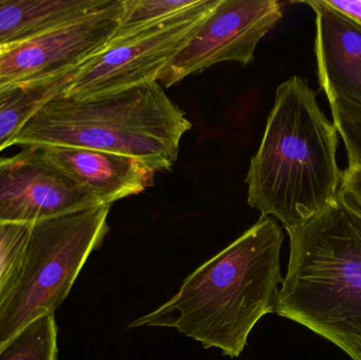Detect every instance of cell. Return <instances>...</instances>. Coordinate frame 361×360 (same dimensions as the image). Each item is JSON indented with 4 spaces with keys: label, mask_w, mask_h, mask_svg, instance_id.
Listing matches in <instances>:
<instances>
[{
    "label": "cell",
    "mask_w": 361,
    "mask_h": 360,
    "mask_svg": "<svg viewBox=\"0 0 361 360\" xmlns=\"http://www.w3.org/2000/svg\"><path fill=\"white\" fill-rule=\"evenodd\" d=\"M191 126L163 87L152 82L91 99L55 95L10 146L103 150L133 156L157 173L173 168Z\"/></svg>",
    "instance_id": "cell-4"
},
{
    "label": "cell",
    "mask_w": 361,
    "mask_h": 360,
    "mask_svg": "<svg viewBox=\"0 0 361 360\" xmlns=\"http://www.w3.org/2000/svg\"><path fill=\"white\" fill-rule=\"evenodd\" d=\"M78 69L0 86V152L46 101L63 93Z\"/></svg>",
    "instance_id": "cell-13"
},
{
    "label": "cell",
    "mask_w": 361,
    "mask_h": 360,
    "mask_svg": "<svg viewBox=\"0 0 361 360\" xmlns=\"http://www.w3.org/2000/svg\"><path fill=\"white\" fill-rule=\"evenodd\" d=\"M108 0H0V51L84 16Z\"/></svg>",
    "instance_id": "cell-12"
},
{
    "label": "cell",
    "mask_w": 361,
    "mask_h": 360,
    "mask_svg": "<svg viewBox=\"0 0 361 360\" xmlns=\"http://www.w3.org/2000/svg\"><path fill=\"white\" fill-rule=\"evenodd\" d=\"M31 224L0 223V308L16 281Z\"/></svg>",
    "instance_id": "cell-16"
},
{
    "label": "cell",
    "mask_w": 361,
    "mask_h": 360,
    "mask_svg": "<svg viewBox=\"0 0 361 360\" xmlns=\"http://www.w3.org/2000/svg\"><path fill=\"white\" fill-rule=\"evenodd\" d=\"M111 205H101L32 224L20 270L0 308V348L69 295L89 256L109 230Z\"/></svg>",
    "instance_id": "cell-5"
},
{
    "label": "cell",
    "mask_w": 361,
    "mask_h": 360,
    "mask_svg": "<svg viewBox=\"0 0 361 360\" xmlns=\"http://www.w3.org/2000/svg\"><path fill=\"white\" fill-rule=\"evenodd\" d=\"M101 201L63 175L35 146L0 158V223L34 224L91 207Z\"/></svg>",
    "instance_id": "cell-9"
},
{
    "label": "cell",
    "mask_w": 361,
    "mask_h": 360,
    "mask_svg": "<svg viewBox=\"0 0 361 360\" xmlns=\"http://www.w3.org/2000/svg\"><path fill=\"white\" fill-rule=\"evenodd\" d=\"M333 123L345 143L349 165L361 166V108L332 104Z\"/></svg>",
    "instance_id": "cell-17"
},
{
    "label": "cell",
    "mask_w": 361,
    "mask_h": 360,
    "mask_svg": "<svg viewBox=\"0 0 361 360\" xmlns=\"http://www.w3.org/2000/svg\"><path fill=\"white\" fill-rule=\"evenodd\" d=\"M326 2L361 25V0H326Z\"/></svg>",
    "instance_id": "cell-19"
},
{
    "label": "cell",
    "mask_w": 361,
    "mask_h": 360,
    "mask_svg": "<svg viewBox=\"0 0 361 360\" xmlns=\"http://www.w3.org/2000/svg\"><path fill=\"white\" fill-rule=\"evenodd\" d=\"M290 254L276 313L361 360V217L339 198L286 230Z\"/></svg>",
    "instance_id": "cell-3"
},
{
    "label": "cell",
    "mask_w": 361,
    "mask_h": 360,
    "mask_svg": "<svg viewBox=\"0 0 361 360\" xmlns=\"http://www.w3.org/2000/svg\"><path fill=\"white\" fill-rule=\"evenodd\" d=\"M125 0L50 27L0 51V86L75 69L104 50L124 15Z\"/></svg>",
    "instance_id": "cell-8"
},
{
    "label": "cell",
    "mask_w": 361,
    "mask_h": 360,
    "mask_svg": "<svg viewBox=\"0 0 361 360\" xmlns=\"http://www.w3.org/2000/svg\"><path fill=\"white\" fill-rule=\"evenodd\" d=\"M338 198L348 209L361 217V166L349 165L343 171Z\"/></svg>",
    "instance_id": "cell-18"
},
{
    "label": "cell",
    "mask_w": 361,
    "mask_h": 360,
    "mask_svg": "<svg viewBox=\"0 0 361 360\" xmlns=\"http://www.w3.org/2000/svg\"><path fill=\"white\" fill-rule=\"evenodd\" d=\"M283 16L276 0H219L195 35L159 73L165 88L212 66L235 61L244 67L255 59L263 37Z\"/></svg>",
    "instance_id": "cell-7"
},
{
    "label": "cell",
    "mask_w": 361,
    "mask_h": 360,
    "mask_svg": "<svg viewBox=\"0 0 361 360\" xmlns=\"http://www.w3.org/2000/svg\"><path fill=\"white\" fill-rule=\"evenodd\" d=\"M57 354L54 313L35 319L0 348V360H56Z\"/></svg>",
    "instance_id": "cell-14"
},
{
    "label": "cell",
    "mask_w": 361,
    "mask_h": 360,
    "mask_svg": "<svg viewBox=\"0 0 361 360\" xmlns=\"http://www.w3.org/2000/svg\"><path fill=\"white\" fill-rule=\"evenodd\" d=\"M39 148L46 161L92 192L102 204L111 205L154 185L156 171L133 156L69 146Z\"/></svg>",
    "instance_id": "cell-11"
},
{
    "label": "cell",
    "mask_w": 361,
    "mask_h": 360,
    "mask_svg": "<svg viewBox=\"0 0 361 360\" xmlns=\"http://www.w3.org/2000/svg\"><path fill=\"white\" fill-rule=\"evenodd\" d=\"M305 4L316 13L318 78L330 105L361 108V25L326 0Z\"/></svg>",
    "instance_id": "cell-10"
},
{
    "label": "cell",
    "mask_w": 361,
    "mask_h": 360,
    "mask_svg": "<svg viewBox=\"0 0 361 360\" xmlns=\"http://www.w3.org/2000/svg\"><path fill=\"white\" fill-rule=\"evenodd\" d=\"M334 123L302 78L290 76L276 91L260 147L246 175L247 203L286 230L305 225L338 199Z\"/></svg>",
    "instance_id": "cell-2"
},
{
    "label": "cell",
    "mask_w": 361,
    "mask_h": 360,
    "mask_svg": "<svg viewBox=\"0 0 361 360\" xmlns=\"http://www.w3.org/2000/svg\"><path fill=\"white\" fill-rule=\"evenodd\" d=\"M219 0H199L177 14L118 42H111L74 74L61 94L84 99L157 82Z\"/></svg>",
    "instance_id": "cell-6"
},
{
    "label": "cell",
    "mask_w": 361,
    "mask_h": 360,
    "mask_svg": "<svg viewBox=\"0 0 361 360\" xmlns=\"http://www.w3.org/2000/svg\"><path fill=\"white\" fill-rule=\"evenodd\" d=\"M199 0H125V11L111 42L124 39L160 23Z\"/></svg>",
    "instance_id": "cell-15"
},
{
    "label": "cell",
    "mask_w": 361,
    "mask_h": 360,
    "mask_svg": "<svg viewBox=\"0 0 361 360\" xmlns=\"http://www.w3.org/2000/svg\"><path fill=\"white\" fill-rule=\"evenodd\" d=\"M281 228L260 218L237 240L191 273L179 292L129 329L173 328L200 342L237 359L248 336L265 315L276 313L282 283Z\"/></svg>",
    "instance_id": "cell-1"
}]
</instances>
